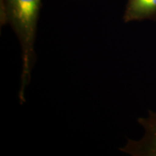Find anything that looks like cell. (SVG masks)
<instances>
[{"instance_id":"6da1fadb","label":"cell","mask_w":156,"mask_h":156,"mask_svg":"<svg viewBox=\"0 0 156 156\" xmlns=\"http://www.w3.org/2000/svg\"><path fill=\"white\" fill-rule=\"evenodd\" d=\"M41 5L42 0H0L1 25H9L20 45L22 71L18 98L21 104L25 102V90L36 59L35 44Z\"/></svg>"},{"instance_id":"7a4b0ae2","label":"cell","mask_w":156,"mask_h":156,"mask_svg":"<svg viewBox=\"0 0 156 156\" xmlns=\"http://www.w3.org/2000/svg\"><path fill=\"white\" fill-rule=\"evenodd\" d=\"M139 123L145 131L142 140H129L120 151L135 156H156V112H151L147 118H140Z\"/></svg>"},{"instance_id":"3957f363","label":"cell","mask_w":156,"mask_h":156,"mask_svg":"<svg viewBox=\"0 0 156 156\" xmlns=\"http://www.w3.org/2000/svg\"><path fill=\"white\" fill-rule=\"evenodd\" d=\"M123 20L125 23L156 20V0H128Z\"/></svg>"}]
</instances>
